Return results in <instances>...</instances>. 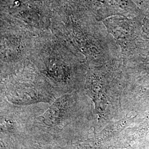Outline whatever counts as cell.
Segmentation results:
<instances>
[{
    "instance_id": "obj_1",
    "label": "cell",
    "mask_w": 149,
    "mask_h": 149,
    "mask_svg": "<svg viewBox=\"0 0 149 149\" xmlns=\"http://www.w3.org/2000/svg\"><path fill=\"white\" fill-rule=\"evenodd\" d=\"M142 21L135 17L110 24L122 47L127 66L142 63L149 56V38L143 30Z\"/></svg>"
}]
</instances>
